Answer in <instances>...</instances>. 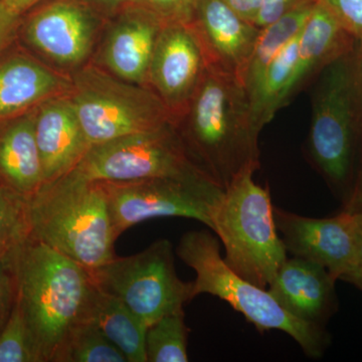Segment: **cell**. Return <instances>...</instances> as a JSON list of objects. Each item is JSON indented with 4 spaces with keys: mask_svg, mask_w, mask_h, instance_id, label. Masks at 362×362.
<instances>
[{
    "mask_svg": "<svg viewBox=\"0 0 362 362\" xmlns=\"http://www.w3.org/2000/svg\"><path fill=\"white\" fill-rule=\"evenodd\" d=\"M185 23L201 45L207 68L232 76L243 84L261 28L240 18L223 0H197Z\"/></svg>",
    "mask_w": 362,
    "mask_h": 362,
    "instance_id": "4fadbf2b",
    "label": "cell"
},
{
    "mask_svg": "<svg viewBox=\"0 0 362 362\" xmlns=\"http://www.w3.org/2000/svg\"><path fill=\"white\" fill-rule=\"evenodd\" d=\"M84 320L96 326L128 362H147L145 340L148 327L122 300L94 284Z\"/></svg>",
    "mask_w": 362,
    "mask_h": 362,
    "instance_id": "44dd1931",
    "label": "cell"
},
{
    "mask_svg": "<svg viewBox=\"0 0 362 362\" xmlns=\"http://www.w3.org/2000/svg\"><path fill=\"white\" fill-rule=\"evenodd\" d=\"M0 185L28 201L44 185L35 112L0 121Z\"/></svg>",
    "mask_w": 362,
    "mask_h": 362,
    "instance_id": "ac0fdd59",
    "label": "cell"
},
{
    "mask_svg": "<svg viewBox=\"0 0 362 362\" xmlns=\"http://www.w3.org/2000/svg\"><path fill=\"white\" fill-rule=\"evenodd\" d=\"M361 211H362V159L361 168H359L358 173H357L356 180L354 181L351 192H350L349 197L345 201L344 209H343V211L349 214H354Z\"/></svg>",
    "mask_w": 362,
    "mask_h": 362,
    "instance_id": "836d02e7",
    "label": "cell"
},
{
    "mask_svg": "<svg viewBox=\"0 0 362 362\" xmlns=\"http://www.w3.org/2000/svg\"><path fill=\"white\" fill-rule=\"evenodd\" d=\"M63 81L21 54L0 62V121L13 118L51 96Z\"/></svg>",
    "mask_w": 362,
    "mask_h": 362,
    "instance_id": "d6986e66",
    "label": "cell"
},
{
    "mask_svg": "<svg viewBox=\"0 0 362 362\" xmlns=\"http://www.w3.org/2000/svg\"><path fill=\"white\" fill-rule=\"evenodd\" d=\"M240 18L255 25L263 0H223Z\"/></svg>",
    "mask_w": 362,
    "mask_h": 362,
    "instance_id": "d6a6232c",
    "label": "cell"
},
{
    "mask_svg": "<svg viewBox=\"0 0 362 362\" xmlns=\"http://www.w3.org/2000/svg\"><path fill=\"white\" fill-rule=\"evenodd\" d=\"M340 280L351 283V284L356 286V287L362 290V264H357L354 268L350 269L347 273H345L340 278Z\"/></svg>",
    "mask_w": 362,
    "mask_h": 362,
    "instance_id": "8d00e7d4",
    "label": "cell"
},
{
    "mask_svg": "<svg viewBox=\"0 0 362 362\" xmlns=\"http://www.w3.org/2000/svg\"><path fill=\"white\" fill-rule=\"evenodd\" d=\"M18 303L40 362H59L94 288L87 268L28 235L18 245Z\"/></svg>",
    "mask_w": 362,
    "mask_h": 362,
    "instance_id": "7a4b0ae2",
    "label": "cell"
},
{
    "mask_svg": "<svg viewBox=\"0 0 362 362\" xmlns=\"http://www.w3.org/2000/svg\"><path fill=\"white\" fill-rule=\"evenodd\" d=\"M361 140H362V136H361Z\"/></svg>",
    "mask_w": 362,
    "mask_h": 362,
    "instance_id": "f35d334b",
    "label": "cell"
},
{
    "mask_svg": "<svg viewBox=\"0 0 362 362\" xmlns=\"http://www.w3.org/2000/svg\"><path fill=\"white\" fill-rule=\"evenodd\" d=\"M176 254L194 269V297L209 294L220 298L259 331L279 330L291 337L310 358H320L329 343L322 326L295 318L266 288L252 284L226 265L221 242L209 230H190L182 235Z\"/></svg>",
    "mask_w": 362,
    "mask_h": 362,
    "instance_id": "5b68a950",
    "label": "cell"
},
{
    "mask_svg": "<svg viewBox=\"0 0 362 362\" xmlns=\"http://www.w3.org/2000/svg\"><path fill=\"white\" fill-rule=\"evenodd\" d=\"M96 182L106 195L116 240L131 226L168 216L192 218L211 230V214L223 194L204 176Z\"/></svg>",
    "mask_w": 362,
    "mask_h": 362,
    "instance_id": "ba28073f",
    "label": "cell"
},
{
    "mask_svg": "<svg viewBox=\"0 0 362 362\" xmlns=\"http://www.w3.org/2000/svg\"><path fill=\"white\" fill-rule=\"evenodd\" d=\"M162 26V21L150 14L117 28L107 45V65L124 80L143 82L148 77Z\"/></svg>",
    "mask_w": 362,
    "mask_h": 362,
    "instance_id": "ffe728a7",
    "label": "cell"
},
{
    "mask_svg": "<svg viewBox=\"0 0 362 362\" xmlns=\"http://www.w3.org/2000/svg\"><path fill=\"white\" fill-rule=\"evenodd\" d=\"M89 272L98 289L122 300L147 327L194 298L192 282L176 273L173 244L166 239Z\"/></svg>",
    "mask_w": 362,
    "mask_h": 362,
    "instance_id": "52a82bcc",
    "label": "cell"
},
{
    "mask_svg": "<svg viewBox=\"0 0 362 362\" xmlns=\"http://www.w3.org/2000/svg\"><path fill=\"white\" fill-rule=\"evenodd\" d=\"M357 42L332 16L316 1L298 37L296 62L283 98V108L318 76V74Z\"/></svg>",
    "mask_w": 362,
    "mask_h": 362,
    "instance_id": "2e32d148",
    "label": "cell"
},
{
    "mask_svg": "<svg viewBox=\"0 0 362 362\" xmlns=\"http://www.w3.org/2000/svg\"><path fill=\"white\" fill-rule=\"evenodd\" d=\"M362 47V0H316Z\"/></svg>",
    "mask_w": 362,
    "mask_h": 362,
    "instance_id": "f1b7e54d",
    "label": "cell"
},
{
    "mask_svg": "<svg viewBox=\"0 0 362 362\" xmlns=\"http://www.w3.org/2000/svg\"><path fill=\"white\" fill-rule=\"evenodd\" d=\"M180 115L187 117L182 129H175L176 134L189 160L214 185L226 190L239 176L258 170L261 130L238 78L206 66Z\"/></svg>",
    "mask_w": 362,
    "mask_h": 362,
    "instance_id": "6da1fadb",
    "label": "cell"
},
{
    "mask_svg": "<svg viewBox=\"0 0 362 362\" xmlns=\"http://www.w3.org/2000/svg\"><path fill=\"white\" fill-rule=\"evenodd\" d=\"M70 175L87 181L204 176L188 158L173 124L93 145Z\"/></svg>",
    "mask_w": 362,
    "mask_h": 362,
    "instance_id": "9c48e42d",
    "label": "cell"
},
{
    "mask_svg": "<svg viewBox=\"0 0 362 362\" xmlns=\"http://www.w3.org/2000/svg\"><path fill=\"white\" fill-rule=\"evenodd\" d=\"M25 37L30 45L65 65L80 63L90 51L93 26L80 7L57 4L42 9L28 21Z\"/></svg>",
    "mask_w": 362,
    "mask_h": 362,
    "instance_id": "e0dca14e",
    "label": "cell"
},
{
    "mask_svg": "<svg viewBox=\"0 0 362 362\" xmlns=\"http://www.w3.org/2000/svg\"><path fill=\"white\" fill-rule=\"evenodd\" d=\"M28 235V199L0 185V249L16 246Z\"/></svg>",
    "mask_w": 362,
    "mask_h": 362,
    "instance_id": "484cf974",
    "label": "cell"
},
{
    "mask_svg": "<svg viewBox=\"0 0 362 362\" xmlns=\"http://www.w3.org/2000/svg\"><path fill=\"white\" fill-rule=\"evenodd\" d=\"M356 238L357 264H362V211L351 214Z\"/></svg>",
    "mask_w": 362,
    "mask_h": 362,
    "instance_id": "e575fe53",
    "label": "cell"
},
{
    "mask_svg": "<svg viewBox=\"0 0 362 362\" xmlns=\"http://www.w3.org/2000/svg\"><path fill=\"white\" fill-rule=\"evenodd\" d=\"M306 157L331 187L349 197L354 153L362 136V47L326 66L315 78ZM362 142V140H361Z\"/></svg>",
    "mask_w": 362,
    "mask_h": 362,
    "instance_id": "3957f363",
    "label": "cell"
},
{
    "mask_svg": "<svg viewBox=\"0 0 362 362\" xmlns=\"http://www.w3.org/2000/svg\"><path fill=\"white\" fill-rule=\"evenodd\" d=\"M298 37L299 33L272 61L251 99L252 116L259 130L283 108V98L296 62Z\"/></svg>",
    "mask_w": 362,
    "mask_h": 362,
    "instance_id": "603a6c76",
    "label": "cell"
},
{
    "mask_svg": "<svg viewBox=\"0 0 362 362\" xmlns=\"http://www.w3.org/2000/svg\"><path fill=\"white\" fill-rule=\"evenodd\" d=\"M18 21H20V16L7 11L6 7L0 4V52L6 47L9 40L13 37Z\"/></svg>",
    "mask_w": 362,
    "mask_h": 362,
    "instance_id": "1f68e13d",
    "label": "cell"
},
{
    "mask_svg": "<svg viewBox=\"0 0 362 362\" xmlns=\"http://www.w3.org/2000/svg\"><path fill=\"white\" fill-rule=\"evenodd\" d=\"M102 1H109V2H112V1H118V0H102Z\"/></svg>",
    "mask_w": 362,
    "mask_h": 362,
    "instance_id": "74e56055",
    "label": "cell"
},
{
    "mask_svg": "<svg viewBox=\"0 0 362 362\" xmlns=\"http://www.w3.org/2000/svg\"><path fill=\"white\" fill-rule=\"evenodd\" d=\"M151 14L163 25L187 23L192 18L197 0H143Z\"/></svg>",
    "mask_w": 362,
    "mask_h": 362,
    "instance_id": "f546056e",
    "label": "cell"
},
{
    "mask_svg": "<svg viewBox=\"0 0 362 362\" xmlns=\"http://www.w3.org/2000/svg\"><path fill=\"white\" fill-rule=\"evenodd\" d=\"M308 1L311 0H263L261 11L255 25L259 28H265L266 25L279 20L281 16Z\"/></svg>",
    "mask_w": 362,
    "mask_h": 362,
    "instance_id": "4dcf8cb0",
    "label": "cell"
},
{
    "mask_svg": "<svg viewBox=\"0 0 362 362\" xmlns=\"http://www.w3.org/2000/svg\"><path fill=\"white\" fill-rule=\"evenodd\" d=\"M274 216L286 251L293 257L323 266L337 281L357 265L351 214L315 218L274 206Z\"/></svg>",
    "mask_w": 362,
    "mask_h": 362,
    "instance_id": "8fae6325",
    "label": "cell"
},
{
    "mask_svg": "<svg viewBox=\"0 0 362 362\" xmlns=\"http://www.w3.org/2000/svg\"><path fill=\"white\" fill-rule=\"evenodd\" d=\"M315 4L316 0L306 2L261 28L243 78V85L249 95L250 101L258 89L272 61L297 37L308 20Z\"/></svg>",
    "mask_w": 362,
    "mask_h": 362,
    "instance_id": "7402d4cb",
    "label": "cell"
},
{
    "mask_svg": "<svg viewBox=\"0 0 362 362\" xmlns=\"http://www.w3.org/2000/svg\"><path fill=\"white\" fill-rule=\"evenodd\" d=\"M135 99L110 87L83 88L74 97L71 104L90 146L173 124L158 96L145 93Z\"/></svg>",
    "mask_w": 362,
    "mask_h": 362,
    "instance_id": "30bf717a",
    "label": "cell"
},
{
    "mask_svg": "<svg viewBox=\"0 0 362 362\" xmlns=\"http://www.w3.org/2000/svg\"><path fill=\"white\" fill-rule=\"evenodd\" d=\"M30 237L88 270L115 258L116 238L103 188L68 175L28 201Z\"/></svg>",
    "mask_w": 362,
    "mask_h": 362,
    "instance_id": "277c9868",
    "label": "cell"
},
{
    "mask_svg": "<svg viewBox=\"0 0 362 362\" xmlns=\"http://www.w3.org/2000/svg\"><path fill=\"white\" fill-rule=\"evenodd\" d=\"M20 244L0 249V332L13 313L18 299L16 258Z\"/></svg>",
    "mask_w": 362,
    "mask_h": 362,
    "instance_id": "83f0119b",
    "label": "cell"
},
{
    "mask_svg": "<svg viewBox=\"0 0 362 362\" xmlns=\"http://www.w3.org/2000/svg\"><path fill=\"white\" fill-rule=\"evenodd\" d=\"M335 282L323 266L293 257L279 268L267 289L295 318L323 327L337 307Z\"/></svg>",
    "mask_w": 362,
    "mask_h": 362,
    "instance_id": "5bb4252c",
    "label": "cell"
},
{
    "mask_svg": "<svg viewBox=\"0 0 362 362\" xmlns=\"http://www.w3.org/2000/svg\"><path fill=\"white\" fill-rule=\"evenodd\" d=\"M239 176L211 214V230L225 247L226 265L252 284L268 288L287 251L277 230L270 190Z\"/></svg>",
    "mask_w": 362,
    "mask_h": 362,
    "instance_id": "8992f818",
    "label": "cell"
},
{
    "mask_svg": "<svg viewBox=\"0 0 362 362\" xmlns=\"http://www.w3.org/2000/svg\"><path fill=\"white\" fill-rule=\"evenodd\" d=\"M183 309L166 314L147 328V362H187L188 329Z\"/></svg>",
    "mask_w": 362,
    "mask_h": 362,
    "instance_id": "cb8c5ba5",
    "label": "cell"
},
{
    "mask_svg": "<svg viewBox=\"0 0 362 362\" xmlns=\"http://www.w3.org/2000/svg\"><path fill=\"white\" fill-rule=\"evenodd\" d=\"M37 1L40 0H0V4L6 7L7 11L21 16V13L35 6Z\"/></svg>",
    "mask_w": 362,
    "mask_h": 362,
    "instance_id": "d590c367",
    "label": "cell"
},
{
    "mask_svg": "<svg viewBox=\"0 0 362 362\" xmlns=\"http://www.w3.org/2000/svg\"><path fill=\"white\" fill-rule=\"evenodd\" d=\"M206 70L201 45L189 25L185 23L163 25L148 77L173 122L194 96Z\"/></svg>",
    "mask_w": 362,
    "mask_h": 362,
    "instance_id": "7c38bea8",
    "label": "cell"
},
{
    "mask_svg": "<svg viewBox=\"0 0 362 362\" xmlns=\"http://www.w3.org/2000/svg\"><path fill=\"white\" fill-rule=\"evenodd\" d=\"M35 133L42 161V185L70 175L90 147L71 102L42 105L35 112Z\"/></svg>",
    "mask_w": 362,
    "mask_h": 362,
    "instance_id": "9a60e30c",
    "label": "cell"
},
{
    "mask_svg": "<svg viewBox=\"0 0 362 362\" xmlns=\"http://www.w3.org/2000/svg\"><path fill=\"white\" fill-rule=\"evenodd\" d=\"M0 362H40L18 299L0 332Z\"/></svg>",
    "mask_w": 362,
    "mask_h": 362,
    "instance_id": "4316f807",
    "label": "cell"
},
{
    "mask_svg": "<svg viewBox=\"0 0 362 362\" xmlns=\"http://www.w3.org/2000/svg\"><path fill=\"white\" fill-rule=\"evenodd\" d=\"M59 362H128L96 326L83 320L69 335Z\"/></svg>",
    "mask_w": 362,
    "mask_h": 362,
    "instance_id": "d4e9b609",
    "label": "cell"
}]
</instances>
